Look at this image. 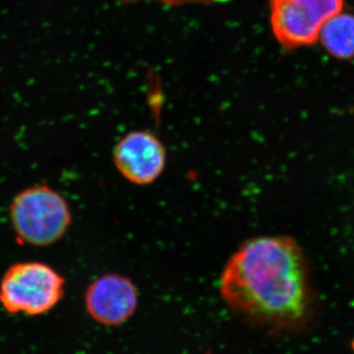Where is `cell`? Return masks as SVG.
Segmentation results:
<instances>
[{
  "mask_svg": "<svg viewBox=\"0 0 354 354\" xmlns=\"http://www.w3.org/2000/svg\"><path fill=\"white\" fill-rule=\"evenodd\" d=\"M221 299L253 327L291 330L309 307L304 253L288 236H257L244 241L228 259L220 279Z\"/></svg>",
  "mask_w": 354,
  "mask_h": 354,
  "instance_id": "cell-1",
  "label": "cell"
},
{
  "mask_svg": "<svg viewBox=\"0 0 354 354\" xmlns=\"http://www.w3.org/2000/svg\"><path fill=\"white\" fill-rule=\"evenodd\" d=\"M9 216L17 241L37 247L57 243L72 223L66 199L46 184L18 193L9 207Z\"/></svg>",
  "mask_w": 354,
  "mask_h": 354,
  "instance_id": "cell-2",
  "label": "cell"
},
{
  "mask_svg": "<svg viewBox=\"0 0 354 354\" xmlns=\"http://www.w3.org/2000/svg\"><path fill=\"white\" fill-rule=\"evenodd\" d=\"M65 285L64 277L50 265L36 261L15 263L0 281V304L12 315H43L62 301Z\"/></svg>",
  "mask_w": 354,
  "mask_h": 354,
  "instance_id": "cell-3",
  "label": "cell"
},
{
  "mask_svg": "<svg viewBox=\"0 0 354 354\" xmlns=\"http://www.w3.org/2000/svg\"><path fill=\"white\" fill-rule=\"evenodd\" d=\"M342 7L344 0H269L272 35L285 50L312 46Z\"/></svg>",
  "mask_w": 354,
  "mask_h": 354,
  "instance_id": "cell-4",
  "label": "cell"
},
{
  "mask_svg": "<svg viewBox=\"0 0 354 354\" xmlns=\"http://www.w3.org/2000/svg\"><path fill=\"white\" fill-rule=\"evenodd\" d=\"M113 162L129 183L149 185L162 176L167 164V151L153 133L136 130L128 133L114 147Z\"/></svg>",
  "mask_w": 354,
  "mask_h": 354,
  "instance_id": "cell-5",
  "label": "cell"
},
{
  "mask_svg": "<svg viewBox=\"0 0 354 354\" xmlns=\"http://www.w3.org/2000/svg\"><path fill=\"white\" fill-rule=\"evenodd\" d=\"M139 290L127 277L106 274L90 283L85 293V306L95 322L108 327L127 323L136 312Z\"/></svg>",
  "mask_w": 354,
  "mask_h": 354,
  "instance_id": "cell-6",
  "label": "cell"
},
{
  "mask_svg": "<svg viewBox=\"0 0 354 354\" xmlns=\"http://www.w3.org/2000/svg\"><path fill=\"white\" fill-rule=\"evenodd\" d=\"M319 39L333 57L339 59L354 58V15L337 14L323 26Z\"/></svg>",
  "mask_w": 354,
  "mask_h": 354,
  "instance_id": "cell-7",
  "label": "cell"
},
{
  "mask_svg": "<svg viewBox=\"0 0 354 354\" xmlns=\"http://www.w3.org/2000/svg\"><path fill=\"white\" fill-rule=\"evenodd\" d=\"M115 1L121 2V3H134L139 1H153L157 3L164 4L167 6H189V4H213L216 2H220L221 0H115Z\"/></svg>",
  "mask_w": 354,
  "mask_h": 354,
  "instance_id": "cell-8",
  "label": "cell"
}]
</instances>
